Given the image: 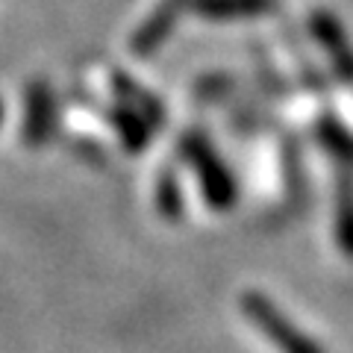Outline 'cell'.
Returning <instances> with one entry per match:
<instances>
[{"instance_id":"5","label":"cell","mask_w":353,"mask_h":353,"mask_svg":"<svg viewBox=\"0 0 353 353\" xmlns=\"http://www.w3.org/2000/svg\"><path fill=\"white\" fill-rule=\"evenodd\" d=\"M192 6L209 18H248L274 9V0H192Z\"/></svg>"},{"instance_id":"1","label":"cell","mask_w":353,"mask_h":353,"mask_svg":"<svg viewBox=\"0 0 353 353\" xmlns=\"http://www.w3.org/2000/svg\"><path fill=\"white\" fill-rule=\"evenodd\" d=\"M245 312L259 324L262 333L268 336L283 353H321L315 341L303 339V336L297 333V330L277 312V309H274L268 301H265V297L248 294V297H245Z\"/></svg>"},{"instance_id":"2","label":"cell","mask_w":353,"mask_h":353,"mask_svg":"<svg viewBox=\"0 0 353 353\" xmlns=\"http://www.w3.org/2000/svg\"><path fill=\"white\" fill-rule=\"evenodd\" d=\"M183 3H185V0H157L153 9L148 12V18L141 21L139 32L132 36V50H136V53H150L153 48H157V44L171 32V27H174L176 15H180Z\"/></svg>"},{"instance_id":"6","label":"cell","mask_w":353,"mask_h":353,"mask_svg":"<svg viewBox=\"0 0 353 353\" xmlns=\"http://www.w3.org/2000/svg\"><path fill=\"white\" fill-rule=\"evenodd\" d=\"M48 112H50V101H48V94L41 92V88H36V92L30 94V139L36 141L41 136V130L44 124H48Z\"/></svg>"},{"instance_id":"3","label":"cell","mask_w":353,"mask_h":353,"mask_svg":"<svg viewBox=\"0 0 353 353\" xmlns=\"http://www.w3.org/2000/svg\"><path fill=\"white\" fill-rule=\"evenodd\" d=\"M312 32H315V39L321 41V48L327 50L330 62L336 65V71L341 77H347V80H353V53L347 48L345 36H341L336 18L327 15V12H315L312 15Z\"/></svg>"},{"instance_id":"4","label":"cell","mask_w":353,"mask_h":353,"mask_svg":"<svg viewBox=\"0 0 353 353\" xmlns=\"http://www.w3.org/2000/svg\"><path fill=\"white\" fill-rule=\"evenodd\" d=\"M185 150H189V157L197 162V171H201L203 176V185H206V194H209V201L218 203V206H224L233 201V189H230V180H227V174L221 171V165L218 159L209 153L201 141H192V145H185Z\"/></svg>"}]
</instances>
